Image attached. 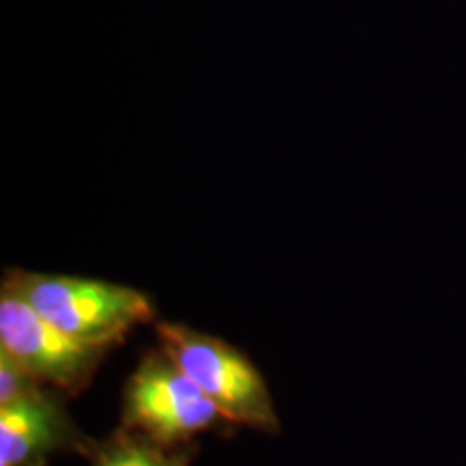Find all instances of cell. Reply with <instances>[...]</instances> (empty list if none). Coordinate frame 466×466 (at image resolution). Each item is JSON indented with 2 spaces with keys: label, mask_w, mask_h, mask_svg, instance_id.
Returning <instances> with one entry per match:
<instances>
[{
  "label": "cell",
  "mask_w": 466,
  "mask_h": 466,
  "mask_svg": "<svg viewBox=\"0 0 466 466\" xmlns=\"http://www.w3.org/2000/svg\"><path fill=\"white\" fill-rule=\"evenodd\" d=\"M3 288L26 300L39 316L93 346L116 348L137 326L156 322L149 294L127 285L11 268Z\"/></svg>",
  "instance_id": "1"
},
{
  "label": "cell",
  "mask_w": 466,
  "mask_h": 466,
  "mask_svg": "<svg viewBox=\"0 0 466 466\" xmlns=\"http://www.w3.org/2000/svg\"><path fill=\"white\" fill-rule=\"evenodd\" d=\"M119 425L165 447L197 445L201 434L229 439L238 430L160 346L143 352L127 378Z\"/></svg>",
  "instance_id": "2"
},
{
  "label": "cell",
  "mask_w": 466,
  "mask_h": 466,
  "mask_svg": "<svg viewBox=\"0 0 466 466\" xmlns=\"http://www.w3.org/2000/svg\"><path fill=\"white\" fill-rule=\"evenodd\" d=\"M156 337L158 346L229 421L261 434H279L281 423L270 389L253 360L240 350L220 337L199 333L179 322H158Z\"/></svg>",
  "instance_id": "3"
},
{
  "label": "cell",
  "mask_w": 466,
  "mask_h": 466,
  "mask_svg": "<svg viewBox=\"0 0 466 466\" xmlns=\"http://www.w3.org/2000/svg\"><path fill=\"white\" fill-rule=\"evenodd\" d=\"M113 350L76 339L11 289H0V352L9 354L46 387L78 398L91 387Z\"/></svg>",
  "instance_id": "4"
},
{
  "label": "cell",
  "mask_w": 466,
  "mask_h": 466,
  "mask_svg": "<svg viewBox=\"0 0 466 466\" xmlns=\"http://www.w3.org/2000/svg\"><path fill=\"white\" fill-rule=\"evenodd\" d=\"M67 395L39 387L0 404V464L48 466L56 453L86 456L93 439L69 415Z\"/></svg>",
  "instance_id": "5"
},
{
  "label": "cell",
  "mask_w": 466,
  "mask_h": 466,
  "mask_svg": "<svg viewBox=\"0 0 466 466\" xmlns=\"http://www.w3.org/2000/svg\"><path fill=\"white\" fill-rule=\"evenodd\" d=\"M197 453L199 445L165 447L119 425L104 439H93L85 458L91 466H190Z\"/></svg>",
  "instance_id": "6"
},
{
  "label": "cell",
  "mask_w": 466,
  "mask_h": 466,
  "mask_svg": "<svg viewBox=\"0 0 466 466\" xmlns=\"http://www.w3.org/2000/svg\"><path fill=\"white\" fill-rule=\"evenodd\" d=\"M37 378H33L20 363H15L9 354L0 352V404H9L11 400L20 398L39 387Z\"/></svg>",
  "instance_id": "7"
}]
</instances>
